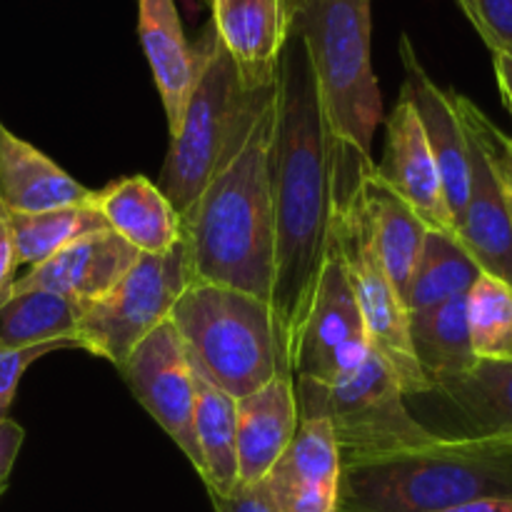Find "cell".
Listing matches in <instances>:
<instances>
[{
    "label": "cell",
    "mask_w": 512,
    "mask_h": 512,
    "mask_svg": "<svg viewBox=\"0 0 512 512\" xmlns=\"http://www.w3.org/2000/svg\"><path fill=\"white\" fill-rule=\"evenodd\" d=\"M333 135L303 40L290 33L278 65L273 133L275 275L270 305L288 360L330 243Z\"/></svg>",
    "instance_id": "cell-1"
},
{
    "label": "cell",
    "mask_w": 512,
    "mask_h": 512,
    "mask_svg": "<svg viewBox=\"0 0 512 512\" xmlns=\"http://www.w3.org/2000/svg\"><path fill=\"white\" fill-rule=\"evenodd\" d=\"M273 133L275 85H270L255 95L208 185L180 220L190 283L225 285L270 303L275 275Z\"/></svg>",
    "instance_id": "cell-2"
},
{
    "label": "cell",
    "mask_w": 512,
    "mask_h": 512,
    "mask_svg": "<svg viewBox=\"0 0 512 512\" xmlns=\"http://www.w3.org/2000/svg\"><path fill=\"white\" fill-rule=\"evenodd\" d=\"M512 500V443L438 435L433 443L343 465L338 512H435Z\"/></svg>",
    "instance_id": "cell-3"
},
{
    "label": "cell",
    "mask_w": 512,
    "mask_h": 512,
    "mask_svg": "<svg viewBox=\"0 0 512 512\" xmlns=\"http://www.w3.org/2000/svg\"><path fill=\"white\" fill-rule=\"evenodd\" d=\"M170 323L195 373L230 398L240 400L290 375L288 348L268 300L225 285L190 283Z\"/></svg>",
    "instance_id": "cell-4"
},
{
    "label": "cell",
    "mask_w": 512,
    "mask_h": 512,
    "mask_svg": "<svg viewBox=\"0 0 512 512\" xmlns=\"http://www.w3.org/2000/svg\"><path fill=\"white\" fill-rule=\"evenodd\" d=\"M290 33L303 40L330 135L373 155L375 128L383 120L370 60L373 0H295Z\"/></svg>",
    "instance_id": "cell-5"
},
{
    "label": "cell",
    "mask_w": 512,
    "mask_h": 512,
    "mask_svg": "<svg viewBox=\"0 0 512 512\" xmlns=\"http://www.w3.org/2000/svg\"><path fill=\"white\" fill-rule=\"evenodd\" d=\"M373 155L360 153L333 138V215L330 238L338 245L348 268L350 285L358 298L368 328L370 348L400 383L403 393L428 395L430 388L418 368L408 333V310L380 260L363 200V163Z\"/></svg>",
    "instance_id": "cell-6"
},
{
    "label": "cell",
    "mask_w": 512,
    "mask_h": 512,
    "mask_svg": "<svg viewBox=\"0 0 512 512\" xmlns=\"http://www.w3.org/2000/svg\"><path fill=\"white\" fill-rule=\"evenodd\" d=\"M195 75L185 100L178 130L170 135V148L160 170L158 188L180 215L190 213L208 185L225 143L243 120L245 110L260 90L240 83L233 58L220 43L213 20L203 25L193 45Z\"/></svg>",
    "instance_id": "cell-7"
},
{
    "label": "cell",
    "mask_w": 512,
    "mask_h": 512,
    "mask_svg": "<svg viewBox=\"0 0 512 512\" xmlns=\"http://www.w3.org/2000/svg\"><path fill=\"white\" fill-rule=\"evenodd\" d=\"M293 383L300 420H325L330 425L343 465L420 448L438 438L410 415L405 408L408 395L375 353L368 355L358 373L340 383Z\"/></svg>",
    "instance_id": "cell-8"
},
{
    "label": "cell",
    "mask_w": 512,
    "mask_h": 512,
    "mask_svg": "<svg viewBox=\"0 0 512 512\" xmlns=\"http://www.w3.org/2000/svg\"><path fill=\"white\" fill-rule=\"evenodd\" d=\"M188 285L183 240L168 253L138 255L133 268L113 290L85 305L75 343L118 370L158 325L170 320L175 303Z\"/></svg>",
    "instance_id": "cell-9"
},
{
    "label": "cell",
    "mask_w": 512,
    "mask_h": 512,
    "mask_svg": "<svg viewBox=\"0 0 512 512\" xmlns=\"http://www.w3.org/2000/svg\"><path fill=\"white\" fill-rule=\"evenodd\" d=\"M370 353L373 348L368 328L350 285L348 268L330 238L318 283L290 353V375L293 380L333 385L358 373Z\"/></svg>",
    "instance_id": "cell-10"
},
{
    "label": "cell",
    "mask_w": 512,
    "mask_h": 512,
    "mask_svg": "<svg viewBox=\"0 0 512 512\" xmlns=\"http://www.w3.org/2000/svg\"><path fill=\"white\" fill-rule=\"evenodd\" d=\"M453 105L468 138V200L455 223V235L480 270L512 285V213L503 175L485 138V113L453 90Z\"/></svg>",
    "instance_id": "cell-11"
},
{
    "label": "cell",
    "mask_w": 512,
    "mask_h": 512,
    "mask_svg": "<svg viewBox=\"0 0 512 512\" xmlns=\"http://www.w3.org/2000/svg\"><path fill=\"white\" fill-rule=\"evenodd\" d=\"M118 373L200 475L203 458L195 438V373L175 325L170 320L158 325L125 358Z\"/></svg>",
    "instance_id": "cell-12"
},
{
    "label": "cell",
    "mask_w": 512,
    "mask_h": 512,
    "mask_svg": "<svg viewBox=\"0 0 512 512\" xmlns=\"http://www.w3.org/2000/svg\"><path fill=\"white\" fill-rule=\"evenodd\" d=\"M375 170L430 230L455 233L438 163L425 140L418 113L403 95L385 120L383 160Z\"/></svg>",
    "instance_id": "cell-13"
},
{
    "label": "cell",
    "mask_w": 512,
    "mask_h": 512,
    "mask_svg": "<svg viewBox=\"0 0 512 512\" xmlns=\"http://www.w3.org/2000/svg\"><path fill=\"white\" fill-rule=\"evenodd\" d=\"M400 58H403L405 80L400 95L410 100L423 125L425 140H428L433 158L438 163L440 178H443L445 200H448L453 223H458L460 213L468 200V138H465L463 123L453 105V90H443L435 85L428 70L418 60L413 43L408 35L400 38Z\"/></svg>",
    "instance_id": "cell-14"
},
{
    "label": "cell",
    "mask_w": 512,
    "mask_h": 512,
    "mask_svg": "<svg viewBox=\"0 0 512 512\" xmlns=\"http://www.w3.org/2000/svg\"><path fill=\"white\" fill-rule=\"evenodd\" d=\"M210 20L243 88L275 85L280 55L290 38L288 0H210Z\"/></svg>",
    "instance_id": "cell-15"
},
{
    "label": "cell",
    "mask_w": 512,
    "mask_h": 512,
    "mask_svg": "<svg viewBox=\"0 0 512 512\" xmlns=\"http://www.w3.org/2000/svg\"><path fill=\"white\" fill-rule=\"evenodd\" d=\"M343 460L325 420H300L295 438L265 475L280 512H338Z\"/></svg>",
    "instance_id": "cell-16"
},
{
    "label": "cell",
    "mask_w": 512,
    "mask_h": 512,
    "mask_svg": "<svg viewBox=\"0 0 512 512\" xmlns=\"http://www.w3.org/2000/svg\"><path fill=\"white\" fill-rule=\"evenodd\" d=\"M138 255V250L130 248L113 230L85 235L45 263L33 265L23 278H15L8 293L50 290L85 308L113 290L120 278L133 268Z\"/></svg>",
    "instance_id": "cell-17"
},
{
    "label": "cell",
    "mask_w": 512,
    "mask_h": 512,
    "mask_svg": "<svg viewBox=\"0 0 512 512\" xmlns=\"http://www.w3.org/2000/svg\"><path fill=\"white\" fill-rule=\"evenodd\" d=\"M238 415V485L265 480L300 425L295 383L290 375L270 380L255 393L235 400Z\"/></svg>",
    "instance_id": "cell-18"
},
{
    "label": "cell",
    "mask_w": 512,
    "mask_h": 512,
    "mask_svg": "<svg viewBox=\"0 0 512 512\" xmlns=\"http://www.w3.org/2000/svg\"><path fill=\"white\" fill-rule=\"evenodd\" d=\"M90 198L93 190L80 185L0 120V203L10 215L43 213L88 203Z\"/></svg>",
    "instance_id": "cell-19"
},
{
    "label": "cell",
    "mask_w": 512,
    "mask_h": 512,
    "mask_svg": "<svg viewBox=\"0 0 512 512\" xmlns=\"http://www.w3.org/2000/svg\"><path fill=\"white\" fill-rule=\"evenodd\" d=\"M93 205L108 230L140 255H160L183 240V223L158 183L145 175H130L93 193Z\"/></svg>",
    "instance_id": "cell-20"
},
{
    "label": "cell",
    "mask_w": 512,
    "mask_h": 512,
    "mask_svg": "<svg viewBox=\"0 0 512 512\" xmlns=\"http://www.w3.org/2000/svg\"><path fill=\"white\" fill-rule=\"evenodd\" d=\"M138 33L173 135L195 75L193 45L185 38L175 0H138Z\"/></svg>",
    "instance_id": "cell-21"
},
{
    "label": "cell",
    "mask_w": 512,
    "mask_h": 512,
    "mask_svg": "<svg viewBox=\"0 0 512 512\" xmlns=\"http://www.w3.org/2000/svg\"><path fill=\"white\" fill-rule=\"evenodd\" d=\"M363 183V200L370 215V228H373L375 248H378L380 260L398 290L400 300L405 303L410 278L418 265L420 250H423L428 225L418 218L413 208L385 183L375 170V160L368 158L360 173ZM408 310V308H405Z\"/></svg>",
    "instance_id": "cell-22"
},
{
    "label": "cell",
    "mask_w": 512,
    "mask_h": 512,
    "mask_svg": "<svg viewBox=\"0 0 512 512\" xmlns=\"http://www.w3.org/2000/svg\"><path fill=\"white\" fill-rule=\"evenodd\" d=\"M428 395L440 398L458 415V435L512 443V360H478L468 373Z\"/></svg>",
    "instance_id": "cell-23"
},
{
    "label": "cell",
    "mask_w": 512,
    "mask_h": 512,
    "mask_svg": "<svg viewBox=\"0 0 512 512\" xmlns=\"http://www.w3.org/2000/svg\"><path fill=\"white\" fill-rule=\"evenodd\" d=\"M465 298L408 313L410 348L430 390L460 378L478 363L470 343Z\"/></svg>",
    "instance_id": "cell-24"
},
{
    "label": "cell",
    "mask_w": 512,
    "mask_h": 512,
    "mask_svg": "<svg viewBox=\"0 0 512 512\" xmlns=\"http://www.w3.org/2000/svg\"><path fill=\"white\" fill-rule=\"evenodd\" d=\"M83 305L50 290H18L0 300V350L38 345L78 348L75 333Z\"/></svg>",
    "instance_id": "cell-25"
},
{
    "label": "cell",
    "mask_w": 512,
    "mask_h": 512,
    "mask_svg": "<svg viewBox=\"0 0 512 512\" xmlns=\"http://www.w3.org/2000/svg\"><path fill=\"white\" fill-rule=\"evenodd\" d=\"M235 433V398L195 373V438L203 458L200 478L208 485L210 495H230L238 488Z\"/></svg>",
    "instance_id": "cell-26"
},
{
    "label": "cell",
    "mask_w": 512,
    "mask_h": 512,
    "mask_svg": "<svg viewBox=\"0 0 512 512\" xmlns=\"http://www.w3.org/2000/svg\"><path fill=\"white\" fill-rule=\"evenodd\" d=\"M480 275L483 270L460 243L458 235L428 230L418 265L410 278L405 308L408 313H418L453 298H465Z\"/></svg>",
    "instance_id": "cell-27"
},
{
    "label": "cell",
    "mask_w": 512,
    "mask_h": 512,
    "mask_svg": "<svg viewBox=\"0 0 512 512\" xmlns=\"http://www.w3.org/2000/svg\"><path fill=\"white\" fill-rule=\"evenodd\" d=\"M10 230H13L15 263L33 268L68 248L75 240L103 233L108 225L90 198L88 203L65 205V208L43 210V213L10 215Z\"/></svg>",
    "instance_id": "cell-28"
},
{
    "label": "cell",
    "mask_w": 512,
    "mask_h": 512,
    "mask_svg": "<svg viewBox=\"0 0 512 512\" xmlns=\"http://www.w3.org/2000/svg\"><path fill=\"white\" fill-rule=\"evenodd\" d=\"M478 360H512V285L483 273L465 298Z\"/></svg>",
    "instance_id": "cell-29"
},
{
    "label": "cell",
    "mask_w": 512,
    "mask_h": 512,
    "mask_svg": "<svg viewBox=\"0 0 512 512\" xmlns=\"http://www.w3.org/2000/svg\"><path fill=\"white\" fill-rule=\"evenodd\" d=\"M490 50L512 45V0H455Z\"/></svg>",
    "instance_id": "cell-30"
},
{
    "label": "cell",
    "mask_w": 512,
    "mask_h": 512,
    "mask_svg": "<svg viewBox=\"0 0 512 512\" xmlns=\"http://www.w3.org/2000/svg\"><path fill=\"white\" fill-rule=\"evenodd\" d=\"M53 350H63L60 345H38V348L23 350H0V420L8 418L10 405L18 393L20 378L35 360L45 358Z\"/></svg>",
    "instance_id": "cell-31"
},
{
    "label": "cell",
    "mask_w": 512,
    "mask_h": 512,
    "mask_svg": "<svg viewBox=\"0 0 512 512\" xmlns=\"http://www.w3.org/2000/svg\"><path fill=\"white\" fill-rule=\"evenodd\" d=\"M215 512H280L265 480L238 485L230 495H210Z\"/></svg>",
    "instance_id": "cell-32"
},
{
    "label": "cell",
    "mask_w": 512,
    "mask_h": 512,
    "mask_svg": "<svg viewBox=\"0 0 512 512\" xmlns=\"http://www.w3.org/2000/svg\"><path fill=\"white\" fill-rule=\"evenodd\" d=\"M485 128V138H488L490 150H493V158L498 163L500 175H503L505 190H508V203H510V213H512V133L505 135L493 120L485 115L483 120Z\"/></svg>",
    "instance_id": "cell-33"
},
{
    "label": "cell",
    "mask_w": 512,
    "mask_h": 512,
    "mask_svg": "<svg viewBox=\"0 0 512 512\" xmlns=\"http://www.w3.org/2000/svg\"><path fill=\"white\" fill-rule=\"evenodd\" d=\"M25 430L15 420H0V488H8L10 470H13L15 458L23 448Z\"/></svg>",
    "instance_id": "cell-34"
},
{
    "label": "cell",
    "mask_w": 512,
    "mask_h": 512,
    "mask_svg": "<svg viewBox=\"0 0 512 512\" xmlns=\"http://www.w3.org/2000/svg\"><path fill=\"white\" fill-rule=\"evenodd\" d=\"M15 245H13V230H10V213L0 203V300L5 298L8 288L15 280Z\"/></svg>",
    "instance_id": "cell-35"
},
{
    "label": "cell",
    "mask_w": 512,
    "mask_h": 512,
    "mask_svg": "<svg viewBox=\"0 0 512 512\" xmlns=\"http://www.w3.org/2000/svg\"><path fill=\"white\" fill-rule=\"evenodd\" d=\"M490 55H493L495 80H498L500 95H503L505 108H508L512 115V45L490 50Z\"/></svg>",
    "instance_id": "cell-36"
},
{
    "label": "cell",
    "mask_w": 512,
    "mask_h": 512,
    "mask_svg": "<svg viewBox=\"0 0 512 512\" xmlns=\"http://www.w3.org/2000/svg\"><path fill=\"white\" fill-rule=\"evenodd\" d=\"M435 512H512V500H473V503L455 505V508Z\"/></svg>",
    "instance_id": "cell-37"
},
{
    "label": "cell",
    "mask_w": 512,
    "mask_h": 512,
    "mask_svg": "<svg viewBox=\"0 0 512 512\" xmlns=\"http://www.w3.org/2000/svg\"><path fill=\"white\" fill-rule=\"evenodd\" d=\"M293 5H295V0H288V10H290V15H293Z\"/></svg>",
    "instance_id": "cell-38"
},
{
    "label": "cell",
    "mask_w": 512,
    "mask_h": 512,
    "mask_svg": "<svg viewBox=\"0 0 512 512\" xmlns=\"http://www.w3.org/2000/svg\"><path fill=\"white\" fill-rule=\"evenodd\" d=\"M3 493H5V488H0V498H3Z\"/></svg>",
    "instance_id": "cell-39"
},
{
    "label": "cell",
    "mask_w": 512,
    "mask_h": 512,
    "mask_svg": "<svg viewBox=\"0 0 512 512\" xmlns=\"http://www.w3.org/2000/svg\"><path fill=\"white\" fill-rule=\"evenodd\" d=\"M203 3H205V5H210V0H203Z\"/></svg>",
    "instance_id": "cell-40"
}]
</instances>
